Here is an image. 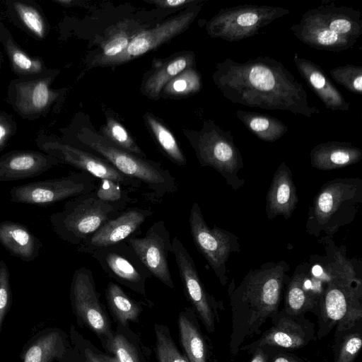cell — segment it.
<instances>
[{
    "label": "cell",
    "instance_id": "1",
    "mask_svg": "<svg viewBox=\"0 0 362 362\" xmlns=\"http://www.w3.org/2000/svg\"><path fill=\"white\" fill-rule=\"evenodd\" d=\"M213 81L222 95L233 103L269 110H286L311 118L320 110L310 104L301 83L269 56H258L244 62L230 57L216 64Z\"/></svg>",
    "mask_w": 362,
    "mask_h": 362
},
{
    "label": "cell",
    "instance_id": "2",
    "mask_svg": "<svg viewBox=\"0 0 362 362\" xmlns=\"http://www.w3.org/2000/svg\"><path fill=\"white\" fill-rule=\"evenodd\" d=\"M284 261L267 262L250 270L240 284L228 288L231 313L229 351L235 357L244 342L259 334L262 325L279 312L290 277Z\"/></svg>",
    "mask_w": 362,
    "mask_h": 362
},
{
    "label": "cell",
    "instance_id": "3",
    "mask_svg": "<svg viewBox=\"0 0 362 362\" xmlns=\"http://www.w3.org/2000/svg\"><path fill=\"white\" fill-rule=\"evenodd\" d=\"M290 30L305 45L319 50L339 52L352 47L362 34L359 10L323 1L305 11Z\"/></svg>",
    "mask_w": 362,
    "mask_h": 362
},
{
    "label": "cell",
    "instance_id": "4",
    "mask_svg": "<svg viewBox=\"0 0 362 362\" xmlns=\"http://www.w3.org/2000/svg\"><path fill=\"white\" fill-rule=\"evenodd\" d=\"M77 137L81 144L97 153L119 172L140 181L147 199L154 202H160L177 191L178 185L175 177L160 163L121 149L90 129H81Z\"/></svg>",
    "mask_w": 362,
    "mask_h": 362
},
{
    "label": "cell",
    "instance_id": "5",
    "mask_svg": "<svg viewBox=\"0 0 362 362\" xmlns=\"http://www.w3.org/2000/svg\"><path fill=\"white\" fill-rule=\"evenodd\" d=\"M316 339L354 327L362 321V284L346 257L339 274L327 284L320 300Z\"/></svg>",
    "mask_w": 362,
    "mask_h": 362
},
{
    "label": "cell",
    "instance_id": "6",
    "mask_svg": "<svg viewBox=\"0 0 362 362\" xmlns=\"http://www.w3.org/2000/svg\"><path fill=\"white\" fill-rule=\"evenodd\" d=\"M362 204V180L337 178L325 183L315 195L310 207L306 230L319 236L334 234L351 223Z\"/></svg>",
    "mask_w": 362,
    "mask_h": 362
},
{
    "label": "cell",
    "instance_id": "7",
    "mask_svg": "<svg viewBox=\"0 0 362 362\" xmlns=\"http://www.w3.org/2000/svg\"><path fill=\"white\" fill-rule=\"evenodd\" d=\"M122 211L99 199L93 191L68 200L62 210L49 216V221L61 240L78 247Z\"/></svg>",
    "mask_w": 362,
    "mask_h": 362
},
{
    "label": "cell",
    "instance_id": "8",
    "mask_svg": "<svg viewBox=\"0 0 362 362\" xmlns=\"http://www.w3.org/2000/svg\"><path fill=\"white\" fill-rule=\"evenodd\" d=\"M333 254V261L313 264L310 260L296 267L284 291V308L288 313L305 315L311 312L317 315L325 288L340 272L345 258L339 251Z\"/></svg>",
    "mask_w": 362,
    "mask_h": 362
},
{
    "label": "cell",
    "instance_id": "9",
    "mask_svg": "<svg viewBox=\"0 0 362 362\" xmlns=\"http://www.w3.org/2000/svg\"><path fill=\"white\" fill-rule=\"evenodd\" d=\"M188 136L202 166L215 169L233 189L244 185V180L238 176L243 168V159L231 131H226L209 120L204 123L200 132Z\"/></svg>",
    "mask_w": 362,
    "mask_h": 362
},
{
    "label": "cell",
    "instance_id": "10",
    "mask_svg": "<svg viewBox=\"0 0 362 362\" xmlns=\"http://www.w3.org/2000/svg\"><path fill=\"white\" fill-rule=\"evenodd\" d=\"M290 11L280 6L240 4L221 9L206 24L208 35L236 42L259 34L264 26Z\"/></svg>",
    "mask_w": 362,
    "mask_h": 362
},
{
    "label": "cell",
    "instance_id": "11",
    "mask_svg": "<svg viewBox=\"0 0 362 362\" xmlns=\"http://www.w3.org/2000/svg\"><path fill=\"white\" fill-rule=\"evenodd\" d=\"M189 224L193 242L222 286L228 281L226 263L233 252L240 251L239 238L216 226L210 228L201 208L194 202L189 211Z\"/></svg>",
    "mask_w": 362,
    "mask_h": 362
},
{
    "label": "cell",
    "instance_id": "12",
    "mask_svg": "<svg viewBox=\"0 0 362 362\" xmlns=\"http://www.w3.org/2000/svg\"><path fill=\"white\" fill-rule=\"evenodd\" d=\"M97 178L85 173L32 182L14 186L10 190V200L14 203L48 206L66 199L93 192Z\"/></svg>",
    "mask_w": 362,
    "mask_h": 362
},
{
    "label": "cell",
    "instance_id": "13",
    "mask_svg": "<svg viewBox=\"0 0 362 362\" xmlns=\"http://www.w3.org/2000/svg\"><path fill=\"white\" fill-rule=\"evenodd\" d=\"M36 144L44 153L57 158L60 163L70 165L98 180L115 181L131 192L139 191L143 187L140 181L124 175L102 157L52 136L40 134L36 139Z\"/></svg>",
    "mask_w": 362,
    "mask_h": 362
},
{
    "label": "cell",
    "instance_id": "14",
    "mask_svg": "<svg viewBox=\"0 0 362 362\" xmlns=\"http://www.w3.org/2000/svg\"><path fill=\"white\" fill-rule=\"evenodd\" d=\"M172 253L175 257L184 291L209 333L216 329L218 321V310L223 304L206 290L197 270L195 263L177 236L172 240Z\"/></svg>",
    "mask_w": 362,
    "mask_h": 362
},
{
    "label": "cell",
    "instance_id": "15",
    "mask_svg": "<svg viewBox=\"0 0 362 362\" xmlns=\"http://www.w3.org/2000/svg\"><path fill=\"white\" fill-rule=\"evenodd\" d=\"M270 320L272 325L269 329L250 344L243 345L240 351L250 354L264 346L296 349L317 339L315 324L305 315L290 314L282 309Z\"/></svg>",
    "mask_w": 362,
    "mask_h": 362
},
{
    "label": "cell",
    "instance_id": "16",
    "mask_svg": "<svg viewBox=\"0 0 362 362\" xmlns=\"http://www.w3.org/2000/svg\"><path fill=\"white\" fill-rule=\"evenodd\" d=\"M70 298L76 316L97 335L112 337L111 326L96 291L91 269L84 267L76 269L70 287Z\"/></svg>",
    "mask_w": 362,
    "mask_h": 362
},
{
    "label": "cell",
    "instance_id": "17",
    "mask_svg": "<svg viewBox=\"0 0 362 362\" xmlns=\"http://www.w3.org/2000/svg\"><path fill=\"white\" fill-rule=\"evenodd\" d=\"M90 255L108 276L145 294L146 281L152 276L126 241L100 248Z\"/></svg>",
    "mask_w": 362,
    "mask_h": 362
},
{
    "label": "cell",
    "instance_id": "18",
    "mask_svg": "<svg viewBox=\"0 0 362 362\" xmlns=\"http://www.w3.org/2000/svg\"><path fill=\"white\" fill-rule=\"evenodd\" d=\"M170 235L165 223L160 220L148 228L144 237H131L125 241L151 276L170 288H174L168 264V255L172 253Z\"/></svg>",
    "mask_w": 362,
    "mask_h": 362
},
{
    "label": "cell",
    "instance_id": "19",
    "mask_svg": "<svg viewBox=\"0 0 362 362\" xmlns=\"http://www.w3.org/2000/svg\"><path fill=\"white\" fill-rule=\"evenodd\" d=\"M54 76L19 78L12 81L8 88V98L14 110L22 117L36 119L45 115L59 95L50 87Z\"/></svg>",
    "mask_w": 362,
    "mask_h": 362
},
{
    "label": "cell",
    "instance_id": "20",
    "mask_svg": "<svg viewBox=\"0 0 362 362\" xmlns=\"http://www.w3.org/2000/svg\"><path fill=\"white\" fill-rule=\"evenodd\" d=\"M201 9L194 8L178 14L158 24L153 28L143 30L134 35L125 50L103 65L120 64L151 51L185 30L194 21Z\"/></svg>",
    "mask_w": 362,
    "mask_h": 362
},
{
    "label": "cell",
    "instance_id": "21",
    "mask_svg": "<svg viewBox=\"0 0 362 362\" xmlns=\"http://www.w3.org/2000/svg\"><path fill=\"white\" fill-rule=\"evenodd\" d=\"M153 214L151 209L127 208L105 223L94 234L76 247V250L91 255L95 251L133 237L146 220Z\"/></svg>",
    "mask_w": 362,
    "mask_h": 362
},
{
    "label": "cell",
    "instance_id": "22",
    "mask_svg": "<svg viewBox=\"0 0 362 362\" xmlns=\"http://www.w3.org/2000/svg\"><path fill=\"white\" fill-rule=\"evenodd\" d=\"M60 164L53 156L32 150H14L0 156V182L42 175Z\"/></svg>",
    "mask_w": 362,
    "mask_h": 362
},
{
    "label": "cell",
    "instance_id": "23",
    "mask_svg": "<svg viewBox=\"0 0 362 362\" xmlns=\"http://www.w3.org/2000/svg\"><path fill=\"white\" fill-rule=\"evenodd\" d=\"M293 63L300 75L326 108L332 111H347L350 103L331 82L324 70L317 64L294 54Z\"/></svg>",
    "mask_w": 362,
    "mask_h": 362
},
{
    "label": "cell",
    "instance_id": "24",
    "mask_svg": "<svg viewBox=\"0 0 362 362\" xmlns=\"http://www.w3.org/2000/svg\"><path fill=\"white\" fill-rule=\"evenodd\" d=\"M292 173L285 162L275 171L267 195L266 213L269 219L276 216L291 217L298 203Z\"/></svg>",
    "mask_w": 362,
    "mask_h": 362
},
{
    "label": "cell",
    "instance_id": "25",
    "mask_svg": "<svg viewBox=\"0 0 362 362\" xmlns=\"http://www.w3.org/2000/svg\"><path fill=\"white\" fill-rule=\"evenodd\" d=\"M310 158L313 168L330 170L358 163L362 159V150L350 142L330 141L314 146Z\"/></svg>",
    "mask_w": 362,
    "mask_h": 362
},
{
    "label": "cell",
    "instance_id": "26",
    "mask_svg": "<svg viewBox=\"0 0 362 362\" xmlns=\"http://www.w3.org/2000/svg\"><path fill=\"white\" fill-rule=\"evenodd\" d=\"M0 243L11 255L27 262L35 260L42 247L25 226L11 221L0 223Z\"/></svg>",
    "mask_w": 362,
    "mask_h": 362
},
{
    "label": "cell",
    "instance_id": "27",
    "mask_svg": "<svg viewBox=\"0 0 362 362\" xmlns=\"http://www.w3.org/2000/svg\"><path fill=\"white\" fill-rule=\"evenodd\" d=\"M66 351L62 333L49 329L38 334L22 356L23 362H53L62 358Z\"/></svg>",
    "mask_w": 362,
    "mask_h": 362
},
{
    "label": "cell",
    "instance_id": "28",
    "mask_svg": "<svg viewBox=\"0 0 362 362\" xmlns=\"http://www.w3.org/2000/svg\"><path fill=\"white\" fill-rule=\"evenodd\" d=\"M235 115L249 131L264 141L274 142L288 131L285 123L267 114L238 110Z\"/></svg>",
    "mask_w": 362,
    "mask_h": 362
},
{
    "label": "cell",
    "instance_id": "29",
    "mask_svg": "<svg viewBox=\"0 0 362 362\" xmlns=\"http://www.w3.org/2000/svg\"><path fill=\"white\" fill-rule=\"evenodd\" d=\"M194 63L192 53L178 55L168 60L147 78L144 85V94L151 98H158L166 83L182 71L192 67Z\"/></svg>",
    "mask_w": 362,
    "mask_h": 362
},
{
    "label": "cell",
    "instance_id": "30",
    "mask_svg": "<svg viewBox=\"0 0 362 362\" xmlns=\"http://www.w3.org/2000/svg\"><path fill=\"white\" fill-rule=\"evenodd\" d=\"M8 34L7 31V34L1 35V42L13 72L20 78H33L44 74L45 66L43 61L39 57H32L27 54Z\"/></svg>",
    "mask_w": 362,
    "mask_h": 362
},
{
    "label": "cell",
    "instance_id": "31",
    "mask_svg": "<svg viewBox=\"0 0 362 362\" xmlns=\"http://www.w3.org/2000/svg\"><path fill=\"white\" fill-rule=\"evenodd\" d=\"M181 344L189 362H208L206 341L197 325L184 313L178 318Z\"/></svg>",
    "mask_w": 362,
    "mask_h": 362
},
{
    "label": "cell",
    "instance_id": "32",
    "mask_svg": "<svg viewBox=\"0 0 362 362\" xmlns=\"http://www.w3.org/2000/svg\"><path fill=\"white\" fill-rule=\"evenodd\" d=\"M105 297L108 306L117 320L124 326L136 320L140 313V305L132 299L124 290L112 281L107 284Z\"/></svg>",
    "mask_w": 362,
    "mask_h": 362
},
{
    "label": "cell",
    "instance_id": "33",
    "mask_svg": "<svg viewBox=\"0 0 362 362\" xmlns=\"http://www.w3.org/2000/svg\"><path fill=\"white\" fill-rule=\"evenodd\" d=\"M362 346V322L335 331L332 362H355Z\"/></svg>",
    "mask_w": 362,
    "mask_h": 362
},
{
    "label": "cell",
    "instance_id": "34",
    "mask_svg": "<svg viewBox=\"0 0 362 362\" xmlns=\"http://www.w3.org/2000/svg\"><path fill=\"white\" fill-rule=\"evenodd\" d=\"M144 119L156 143L165 156L176 165L185 166L187 158L172 132L151 114H145Z\"/></svg>",
    "mask_w": 362,
    "mask_h": 362
},
{
    "label": "cell",
    "instance_id": "35",
    "mask_svg": "<svg viewBox=\"0 0 362 362\" xmlns=\"http://www.w3.org/2000/svg\"><path fill=\"white\" fill-rule=\"evenodd\" d=\"M102 136L115 146L137 156L145 158L146 155L134 141L123 125L117 119L108 117L101 128Z\"/></svg>",
    "mask_w": 362,
    "mask_h": 362
},
{
    "label": "cell",
    "instance_id": "36",
    "mask_svg": "<svg viewBox=\"0 0 362 362\" xmlns=\"http://www.w3.org/2000/svg\"><path fill=\"white\" fill-rule=\"evenodd\" d=\"M202 88L199 73L193 67L182 71L171 79L163 88L165 95L183 97L198 93Z\"/></svg>",
    "mask_w": 362,
    "mask_h": 362
},
{
    "label": "cell",
    "instance_id": "37",
    "mask_svg": "<svg viewBox=\"0 0 362 362\" xmlns=\"http://www.w3.org/2000/svg\"><path fill=\"white\" fill-rule=\"evenodd\" d=\"M129 192L119 183L107 179H100L94 190L99 199L120 211L127 209V206L134 202V199L129 196Z\"/></svg>",
    "mask_w": 362,
    "mask_h": 362
},
{
    "label": "cell",
    "instance_id": "38",
    "mask_svg": "<svg viewBox=\"0 0 362 362\" xmlns=\"http://www.w3.org/2000/svg\"><path fill=\"white\" fill-rule=\"evenodd\" d=\"M12 6L23 27L31 34L38 39H43L46 36L47 23L35 7L22 1H13Z\"/></svg>",
    "mask_w": 362,
    "mask_h": 362
},
{
    "label": "cell",
    "instance_id": "39",
    "mask_svg": "<svg viewBox=\"0 0 362 362\" xmlns=\"http://www.w3.org/2000/svg\"><path fill=\"white\" fill-rule=\"evenodd\" d=\"M156 352L158 362H189L177 349L168 328L155 324Z\"/></svg>",
    "mask_w": 362,
    "mask_h": 362
},
{
    "label": "cell",
    "instance_id": "40",
    "mask_svg": "<svg viewBox=\"0 0 362 362\" xmlns=\"http://www.w3.org/2000/svg\"><path fill=\"white\" fill-rule=\"evenodd\" d=\"M134 35L126 28L116 30L101 45V52L94 58L93 64L103 65L105 62L120 54L127 47Z\"/></svg>",
    "mask_w": 362,
    "mask_h": 362
},
{
    "label": "cell",
    "instance_id": "41",
    "mask_svg": "<svg viewBox=\"0 0 362 362\" xmlns=\"http://www.w3.org/2000/svg\"><path fill=\"white\" fill-rule=\"evenodd\" d=\"M330 76L338 84L356 95H362V66L348 64L332 69Z\"/></svg>",
    "mask_w": 362,
    "mask_h": 362
},
{
    "label": "cell",
    "instance_id": "42",
    "mask_svg": "<svg viewBox=\"0 0 362 362\" xmlns=\"http://www.w3.org/2000/svg\"><path fill=\"white\" fill-rule=\"evenodd\" d=\"M107 346L118 362H139L136 349L122 334L112 335L107 341Z\"/></svg>",
    "mask_w": 362,
    "mask_h": 362
},
{
    "label": "cell",
    "instance_id": "43",
    "mask_svg": "<svg viewBox=\"0 0 362 362\" xmlns=\"http://www.w3.org/2000/svg\"><path fill=\"white\" fill-rule=\"evenodd\" d=\"M12 293L7 264L0 261V335L4 320L11 305Z\"/></svg>",
    "mask_w": 362,
    "mask_h": 362
},
{
    "label": "cell",
    "instance_id": "44",
    "mask_svg": "<svg viewBox=\"0 0 362 362\" xmlns=\"http://www.w3.org/2000/svg\"><path fill=\"white\" fill-rule=\"evenodd\" d=\"M17 131L13 118L4 112H0V152L7 146L9 139Z\"/></svg>",
    "mask_w": 362,
    "mask_h": 362
},
{
    "label": "cell",
    "instance_id": "45",
    "mask_svg": "<svg viewBox=\"0 0 362 362\" xmlns=\"http://www.w3.org/2000/svg\"><path fill=\"white\" fill-rule=\"evenodd\" d=\"M202 1L199 0H153L149 2L162 8H178L188 4H196Z\"/></svg>",
    "mask_w": 362,
    "mask_h": 362
},
{
    "label": "cell",
    "instance_id": "46",
    "mask_svg": "<svg viewBox=\"0 0 362 362\" xmlns=\"http://www.w3.org/2000/svg\"><path fill=\"white\" fill-rule=\"evenodd\" d=\"M272 349L269 346L257 348L250 354L252 358L246 362H269Z\"/></svg>",
    "mask_w": 362,
    "mask_h": 362
},
{
    "label": "cell",
    "instance_id": "47",
    "mask_svg": "<svg viewBox=\"0 0 362 362\" xmlns=\"http://www.w3.org/2000/svg\"><path fill=\"white\" fill-rule=\"evenodd\" d=\"M269 362H305L301 358L287 352L271 353Z\"/></svg>",
    "mask_w": 362,
    "mask_h": 362
},
{
    "label": "cell",
    "instance_id": "48",
    "mask_svg": "<svg viewBox=\"0 0 362 362\" xmlns=\"http://www.w3.org/2000/svg\"><path fill=\"white\" fill-rule=\"evenodd\" d=\"M84 356L86 362H118L115 357L98 354L87 348L84 350Z\"/></svg>",
    "mask_w": 362,
    "mask_h": 362
},
{
    "label": "cell",
    "instance_id": "49",
    "mask_svg": "<svg viewBox=\"0 0 362 362\" xmlns=\"http://www.w3.org/2000/svg\"><path fill=\"white\" fill-rule=\"evenodd\" d=\"M54 1L64 6H71L72 4H74V1L72 0H55Z\"/></svg>",
    "mask_w": 362,
    "mask_h": 362
}]
</instances>
